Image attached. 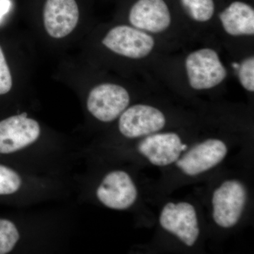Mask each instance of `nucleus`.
I'll list each match as a JSON object with an SVG mask.
<instances>
[{
	"mask_svg": "<svg viewBox=\"0 0 254 254\" xmlns=\"http://www.w3.org/2000/svg\"><path fill=\"white\" fill-rule=\"evenodd\" d=\"M185 68L190 86L197 91L215 88L227 76L218 53L212 48H201L190 53L185 60Z\"/></svg>",
	"mask_w": 254,
	"mask_h": 254,
	"instance_id": "nucleus-1",
	"label": "nucleus"
},
{
	"mask_svg": "<svg viewBox=\"0 0 254 254\" xmlns=\"http://www.w3.org/2000/svg\"><path fill=\"white\" fill-rule=\"evenodd\" d=\"M247 201V190L242 182L230 180L222 182L213 193V218L222 228H230L240 221Z\"/></svg>",
	"mask_w": 254,
	"mask_h": 254,
	"instance_id": "nucleus-2",
	"label": "nucleus"
},
{
	"mask_svg": "<svg viewBox=\"0 0 254 254\" xmlns=\"http://www.w3.org/2000/svg\"><path fill=\"white\" fill-rule=\"evenodd\" d=\"M102 43L115 54L133 60L146 58L155 46L154 38L149 33L127 25L112 28Z\"/></svg>",
	"mask_w": 254,
	"mask_h": 254,
	"instance_id": "nucleus-3",
	"label": "nucleus"
},
{
	"mask_svg": "<svg viewBox=\"0 0 254 254\" xmlns=\"http://www.w3.org/2000/svg\"><path fill=\"white\" fill-rule=\"evenodd\" d=\"M129 103V93L124 87L115 83H102L90 92L87 108L97 120L110 123L118 118Z\"/></svg>",
	"mask_w": 254,
	"mask_h": 254,
	"instance_id": "nucleus-4",
	"label": "nucleus"
},
{
	"mask_svg": "<svg viewBox=\"0 0 254 254\" xmlns=\"http://www.w3.org/2000/svg\"><path fill=\"white\" fill-rule=\"evenodd\" d=\"M164 230L173 234L187 247H193L200 235L198 217L193 205L187 202H173L163 207L160 218Z\"/></svg>",
	"mask_w": 254,
	"mask_h": 254,
	"instance_id": "nucleus-5",
	"label": "nucleus"
},
{
	"mask_svg": "<svg viewBox=\"0 0 254 254\" xmlns=\"http://www.w3.org/2000/svg\"><path fill=\"white\" fill-rule=\"evenodd\" d=\"M165 125L166 118L161 110L151 105L136 104L120 115L119 130L127 138H141L160 131Z\"/></svg>",
	"mask_w": 254,
	"mask_h": 254,
	"instance_id": "nucleus-6",
	"label": "nucleus"
},
{
	"mask_svg": "<svg viewBox=\"0 0 254 254\" xmlns=\"http://www.w3.org/2000/svg\"><path fill=\"white\" fill-rule=\"evenodd\" d=\"M227 152L225 142L217 138H209L192 147L175 163L185 175L197 176L221 163Z\"/></svg>",
	"mask_w": 254,
	"mask_h": 254,
	"instance_id": "nucleus-7",
	"label": "nucleus"
},
{
	"mask_svg": "<svg viewBox=\"0 0 254 254\" xmlns=\"http://www.w3.org/2000/svg\"><path fill=\"white\" fill-rule=\"evenodd\" d=\"M98 200L108 208L123 210L134 204L138 190L128 173L115 170L107 174L96 190Z\"/></svg>",
	"mask_w": 254,
	"mask_h": 254,
	"instance_id": "nucleus-8",
	"label": "nucleus"
},
{
	"mask_svg": "<svg viewBox=\"0 0 254 254\" xmlns=\"http://www.w3.org/2000/svg\"><path fill=\"white\" fill-rule=\"evenodd\" d=\"M41 134L39 124L26 114L0 122V154H10L37 141Z\"/></svg>",
	"mask_w": 254,
	"mask_h": 254,
	"instance_id": "nucleus-9",
	"label": "nucleus"
},
{
	"mask_svg": "<svg viewBox=\"0 0 254 254\" xmlns=\"http://www.w3.org/2000/svg\"><path fill=\"white\" fill-rule=\"evenodd\" d=\"M188 148L175 132L155 133L145 136L138 145V151L152 165L165 167L180 158Z\"/></svg>",
	"mask_w": 254,
	"mask_h": 254,
	"instance_id": "nucleus-10",
	"label": "nucleus"
},
{
	"mask_svg": "<svg viewBox=\"0 0 254 254\" xmlns=\"http://www.w3.org/2000/svg\"><path fill=\"white\" fill-rule=\"evenodd\" d=\"M128 21L133 27L156 34L170 28L172 15L165 0H137L130 9Z\"/></svg>",
	"mask_w": 254,
	"mask_h": 254,
	"instance_id": "nucleus-11",
	"label": "nucleus"
},
{
	"mask_svg": "<svg viewBox=\"0 0 254 254\" xmlns=\"http://www.w3.org/2000/svg\"><path fill=\"white\" fill-rule=\"evenodd\" d=\"M79 9L75 0H47L43 9L45 28L54 38L67 36L77 26Z\"/></svg>",
	"mask_w": 254,
	"mask_h": 254,
	"instance_id": "nucleus-12",
	"label": "nucleus"
},
{
	"mask_svg": "<svg viewBox=\"0 0 254 254\" xmlns=\"http://www.w3.org/2000/svg\"><path fill=\"white\" fill-rule=\"evenodd\" d=\"M222 28L231 36H254V9L251 5L235 1L219 14Z\"/></svg>",
	"mask_w": 254,
	"mask_h": 254,
	"instance_id": "nucleus-13",
	"label": "nucleus"
},
{
	"mask_svg": "<svg viewBox=\"0 0 254 254\" xmlns=\"http://www.w3.org/2000/svg\"><path fill=\"white\" fill-rule=\"evenodd\" d=\"M180 2L187 15L196 22H208L215 13L213 0H180Z\"/></svg>",
	"mask_w": 254,
	"mask_h": 254,
	"instance_id": "nucleus-14",
	"label": "nucleus"
},
{
	"mask_svg": "<svg viewBox=\"0 0 254 254\" xmlns=\"http://www.w3.org/2000/svg\"><path fill=\"white\" fill-rule=\"evenodd\" d=\"M19 240L17 227L5 219H0V254L9 253Z\"/></svg>",
	"mask_w": 254,
	"mask_h": 254,
	"instance_id": "nucleus-15",
	"label": "nucleus"
},
{
	"mask_svg": "<svg viewBox=\"0 0 254 254\" xmlns=\"http://www.w3.org/2000/svg\"><path fill=\"white\" fill-rule=\"evenodd\" d=\"M21 178L8 167L0 165V195L16 193L21 186Z\"/></svg>",
	"mask_w": 254,
	"mask_h": 254,
	"instance_id": "nucleus-16",
	"label": "nucleus"
},
{
	"mask_svg": "<svg viewBox=\"0 0 254 254\" xmlns=\"http://www.w3.org/2000/svg\"><path fill=\"white\" fill-rule=\"evenodd\" d=\"M238 70L239 80L242 86L249 92L254 91V56L246 58L240 64Z\"/></svg>",
	"mask_w": 254,
	"mask_h": 254,
	"instance_id": "nucleus-17",
	"label": "nucleus"
},
{
	"mask_svg": "<svg viewBox=\"0 0 254 254\" xmlns=\"http://www.w3.org/2000/svg\"><path fill=\"white\" fill-rule=\"evenodd\" d=\"M12 87V77L4 53L0 47V95L9 93Z\"/></svg>",
	"mask_w": 254,
	"mask_h": 254,
	"instance_id": "nucleus-18",
	"label": "nucleus"
},
{
	"mask_svg": "<svg viewBox=\"0 0 254 254\" xmlns=\"http://www.w3.org/2000/svg\"><path fill=\"white\" fill-rule=\"evenodd\" d=\"M10 6H11V2L9 0H0V21L9 11Z\"/></svg>",
	"mask_w": 254,
	"mask_h": 254,
	"instance_id": "nucleus-19",
	"label": "nucleus"
},
{
	"mask_svg": "<svg viewBox=\"0 0 254 254\" xmlns=\"http://www.w3.org/2000/svg\"><path fill=\"white\" fill-rule=\"evenodd\" d=\"M232 66H233L234 68H236V69H237V68H239V66H240V64L233 63L232 64Z\"/></svg>",
	"mask_w": 254,
	"mask_h": 254,
	"instance_id": "nucleus-20",
	"label": "nucleus"
}]
</instances>
